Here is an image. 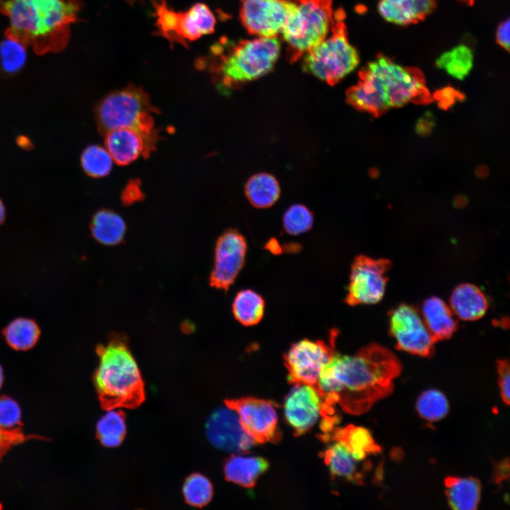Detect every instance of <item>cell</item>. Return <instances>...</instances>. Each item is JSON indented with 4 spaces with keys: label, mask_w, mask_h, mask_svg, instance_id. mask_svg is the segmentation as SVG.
Masks as SVG:
<instances>
[{
    "label": "cell",
    "mask_w": 510,
    "mask_h": 510,
    "mask_svg": "<svg viewBox=\"0 0 510 510\" xmlns=\"http://www.w3.org/2000/svg\"><path fill=\"white\" fill-rule=\"evenodd\" d=\"M268 468V461L261 457L232 455L225 460L224 474L227 481L251 488Z\"/></svg>",
    "instance_id": "obj_24"
},
{
    "label": "cell",
    "mask_w": 510,
    "mask_h": 510,
    "mask_svg": "<svg viewBox=\"0 0 510 510\" xmlns=\"http://www.w3.org/2000/svg\"><path fill=\"white\" fill-rule=\"evenodd\" d=\"M416 409L422 419L433 422L446 416L449 405L441 392L431 389L420 395L416 403Z\"/></svg>",
    "instance_id": "obj_34"
},
{
    "label": "cell",
    "mask_w": 510,
    "mask_h": 510,
    "mask_svg": "<svg viewBox=\"0 0 510 510\" xmlns=\"http://www.w3.org/2000/svg\"><path fill=\"white\" fill-rule=\"evenodd\" d=\"M421 317L435 341L448 339L458 328L450 307L438 297L432 296L424 301Z\"/></svg>",
    "instance_id": "obj_22"
},
{
    "label": "cell",
    "mask_w": 510,
    "mask_h": 510,
    "mask_svg": "<svg viewBox=\"0 0 510 510\" xmlns=\"http://www.w3.org/2000/svg\"><path fill=\"white\" fill-rule=\"evenodd\" d=\"M26 42L18 37L7 33L0 42V71L6 75L18 73L27 60Z\"/></svg>",
    "instance_id": "obj_31"
},
{
    "label": "cell",
    "mask_w": 510,
    "mask_h": 510,
    "mask_svg": "<svg viewBox=\"0 0 510 510\" xmlns=\"http://www.w3.org/2000/svg\"><path fill=\"white\" fill-rule=\"evenodd\" d=\"M497 368L501 397L504 404H509L510 392V368L509 361L507 359L498 361Z\"/></svg>",
    "instance_id": "obj_38"
},
{
    "label": "cell",
    "mask_w": 510,
    "mask_h": 510,
    "mask_svg": "<svg viewBox=\"0 0 510 510\" xmlns=\"http://www.w3.org/2000/svg\"><path fill=\"white\" fill-rule=\"evenodd\" d=\"M90 229L92 236L98 242L115 245L123 239L126 225L118 214L110 210L103 209L94 215Z\"/></svg>",
    "instance_id": "obj_26"
},
{
    "label": "cell",
    "mask_w": 510,
    "mask_h": 510,
    "mask_svg": "<svg viewBox=\"0 0 510 510\" xmlns=\"http://www.w3.org/2000/svg\"><path fill=\"white\" fill-rule=\"evenodd\" d=\"M322 453V458L331 475L338 477L355 484H362L364 472L368 470V463L363 468L346 447L339 441H334Z\"/></svg>",
    "instance_id": "obj_20"
},
{
    "label": "cell",
    "mask_w": 510,
    "mask_h": 510,
    "mask_svg": "<svg viewBox=\"0 0 510 510\" xmlns=\"http://www.w3.org/2000/svg\"><path fill=\"white\" fill-rule=\"evenodd\" d=\"M113 159L106 149L99 145H90L82 152L81 165L84 172L93 178L107 176L113 167Z\"/></svg>",
    "instance_id": "obj_33"
},
{
    "label": "cell",
    "mask_w": 510,
    "mask_h": 510,
    "mask_svg": "<svg viewBox=\"0 0 510 510\" xmlns=\"http://www.w3.org/2000/svg\"><path fill=\"white\" fill-rule=\"evenodd\" d=\"M154 111L148 94L140 86L129 85L108 94L97 104V128L103 135L120 128L136 130L144 140L149 155L158 140L152 115Z\"/></svg>",
    "instance_id": "obj_6"
},
{
    "label": "cell",
    "mask_w": 510,
    "mask_h": 510,
    "mask_svg": "<svg viewBox=\"0 0 510 510\" xmlns=\"http://www.w3.org/2000/svg\"><path fill=\"white\" fill-rule=\"evenodd\" d=\"M238 415L244 430L256 443L278 441L280 437L278 415L271 401L251 397L226 400Z\"/></svg>",
    "instance_id": "obj_13"
},
{
    "label": "cell",
    "mask_w": 510,
    "mask_h": 510,
    "mask_svg": "<svg viewBox=\"0 0 510 510\" xmlns=\"http://www.w3.org/2000/svg\"><path fill=\"white\" fill-rule=\"evenodd\" d=\"M245 193L254 206L266 208L273 205L278 199L280 186L273 176L267 173H259L248 180L245 186Z\"/></svg>",
    "instance_id": "obj_28"
},
{
    "label": "cell",
    "mask_w": 510,
    "mask_h": 510,
    "mask_svg": "<svg viewBox=\"0 0 510 510\" xmlns=\"http://www.w3.org/2000/svg\"><path fill=\"white\" fill-rule=\"evenodd\" d=\"M5 220V208L0 199V225L4 222Z\"/></svg>",
    "instance_id": "obj_45"
},
{
    "label": "cell",
    "mask_w": 510,
    "mask_h": 510,
    "mask_svg": "<svg viewBox=\"0 0 510 510\" xmlns=\"http://www.w3.org/2000/svg\"><path fill=\"white\" fill-rule=\"evenodd\" d=\"M98 421L96 435L101 443L106 447L118 446L123 441L126 433L125 414L119 409L107 410Z\"/></svg>",
    "instance_id": "obj_32"
},
{
    "label": "cell",
    "mask_w": 510,
    "mask_h": 510,
    "mask_svg": "<svg viewBox=\"0 0 510 510\" xmlns=\"http://www.w3.org/2000/svg\"><path fill=\"white\" fill-rule=\"evenodd\" d=\"M433 125L434 123L430 116L429 118L424 117L419 120L416 126V130L419 134L424 135L430 132Z\"/></svg>",
    "instance_id": "obj_44"
},
{
    "label": "cell",
    "mask_w": 510,
    "mask_h": 510,
    "mask_svg": "<svg viewBox=\"0 0 510 510\" xmlns=\"http://www.w3.org/2000/svg\"><path fill=\"white\" fill-rule=\"evenodd\" d=\"M3 380H4L3 370H2L1 366H0V388L2 385Z\"/></svg>",
    "instance_id": "obj_46"
},
{
    "label": "cell",
    "mask_w": 510,
    "mask_h": 510,
    "mask_svg": "<svg viewBox=\"0 0 510 510\" xmlns=\"http://www.w3.org/2000/svg\"><path fill=\"white\" fill-rule=\"evenodd\" d=\"M509 460H502L494 464L493 480L494 482L500 484L502 482L509 478Z\"/></svg>",
    "instance_id": "obj_41"
},
{
    "label": "cell",
    "mask_w": 510,
    "mask_h": 510,
    "mask_svg": "<svg viewBox=\"0 0 510 510\" xmlns=\"http://www.w3.org/2000/svg\"><path fill=\"white\" fill-rule=\"evenodd\" d=\"M144 194L142 191L141 183L138 180L130 181L124 188L121 194V200L125 205H132L142 200Z\"/></svg>",
    "instance_id": "obj_39"
},
{
    "label": "cell",
    "mask_w": 510,
    "mask_h": 510,
    "mask_svg": "<svg viewBox=\"0 0 510 510\" xmlns=\"http://www.w3.org/2000/svg\"><path fill=\"white\" fill-rule=\"evenodd\" d=\"M436 7V0H378V3L381 17L398 26L423 21Z\"/></svg>",
    "instance_id": "obj_19"
},
{
    "label": "cell",
    "mask_w": 510,
    "mask_h": 510,
    "mask_svg": "<svg viewBox=\"0 0 510 510\" xmlns=\"http://www.w3.org/2000/svg\"><path fill=\"white\" fill-rule=\"evenodd\" d=\"M401 369L392 352L373 343L351 356L335 353L315 389L324 404H338L348 414H361L392 392Z\"/></svg>",
    "instance_id": "obj_1"
},
{
    "label": "cell",
    "mask_w": 510,
    "mask_h": 510,
    "mask_svg": "<svg viewBox=\"0 0 510 510\" xmlns=\"http://www.w3.org/2000/svg\"><path fill=\"white\" fill-rule=\"evenodd\" d=\"M448 503L454 510H475L481 496V484L474 477L449 476L444 481Z\"/></svg>",
    "instance_id": "obj_25"
},
{
    "label": "cell",
    "mask_w": 510,
    "mask_h": 510,
    "mask_svg": "<svg viewBox=\"0 0 510 510\" xmlns=\"http://www.w3.org/2000/svg\"><path fill=\"white\" fill-rule=\"evenodd\" d=\"M265 310L263 298L249 290L239 291L232 303V312L235 319L245 326H253L262 319Z\"/></svg>",
    "instance_id": "obj_29"
},
{
    "label": "cell",
    "mask_w": 510,
    "mask_h": 510,
    "mask_svg": "<svg viewBox=\"0 0 510 510\" xmlns=\"http://www.w3.org/2000/svg\"><path fill=\"white\" fill-rule=\"evenodd\" d=\"M336 329L330 332L329 341L302 339L284 355V364L290 384H305L316 388L320 373L336 353Z\"/></svg>",
    "instance_id": "obj_10"
},
{
    "label": "cell",
    "mask_w": 510,
    "mask_h": 510,
    "mask_svg": "<svg viewBox=\"0 0 510 510\" xmlns=\"http://www.w3.org/2000/svg\"><path fill=\"white\" fill-rule=\"evenodd\" d=\"M183 493L188 504L201 507L211 500L213 493L212 486L206 477L200 474H193L185 481Z\"/></svg>",
    "instance_id": "obj_35"
},
{
    "label": "cell",
    "mask_w": 510,
    "mask_h": 510,
    "mask_svg": "<svg viewBox=\"0 0 510 510\" xmlns=\"http://www.w3.org/2000/svg\"><path fill=\"white\" fill-rule=\"evenodd\" d=\"M104 143L113 160L119 165H128L142 155L148 157L146 144L135 130L120 128L105 134Z\"/></svg>",
    "instance_id": "obj_18"
},
{
    "label": "cell",
    "mask_w": 510,
    "mask_h": 510,
    "mask_svg": "<svg viewBox=\"0 0 510 510\" xmlns=\"http://www.w3.org/2000/svg\"><path fill=\"white\" fill-rule=\"evenodd\" d=\"M281 32L290 62H294L323 40L334 22L332 0H292Z\"/></svg>",
    "instance_id": "obj_8"
},
{
    "label": "cell",
    "mask_w": 510,
    "mask_h": 510,
    "mask_svg": "<svg viewBox=\"0 0 510 510\" xmlns=\"http://www.w3.org/2000/svg\"><path fill=\"white\" fill-rule=\"evenodd\" d=\"M292 6V0H241L240 18L249 33L261 38L277 37Z\"/></svg>",
    "instance_id": "obj_14"
},
{
    "label": "cell",
    "mask_w": 510,
    "mask_h": 510,
    "mask_svg": "<svg viewBox=\"0 0 510 510\" xmlns=\"http://www.w3.org/2000/svg\"><path fill=\"white\" fill-rule=\"evenodd\" d=\"M18 437V433L9 432L0 428V455L13 442L16 441Z\"/></svg>",
    "instance_id": "obj_43"
},
{
    "label": "cell",
    "mask_w": 510,
    "mask_h": 510,
    "mask_svg": "<svg viewBox=\"0 0 510 510\" xmlns=\"http://www.w3.org/2000/svg\"><path fill=\"white\" fill-rule=\"evenodd\" d=\"M348 94L356 106L374 114L409 103L432 101L420 69L401 66L382 54L359 71L358 81Z\"/></svg>",
    "instance_id": "obj_2"
},
{
    "label": "cell",
    "mask_w": 510,
    "mask_h": 510,
    "mask_svg": "<svg viewBox=\"0 0 510 510\" xmlns=\"http://www.w3.org/2000/svg\"><path fill=\"white\" fill-rule=\"evenodd\" d=\"M328 441L341 442L353 457L359 461H363L368 455L381 451L380 446L367 429L353 424L344 428L335 427L324 441Z\"/></svg>",
    "instance_id": "obj_23"
},
{
    "label": "cell",
    "mask_w": 510,
    "mask_h": 510,
    "mask_svg": "<svg viewBox=\"0 0 510 510\" xmlns=\"http://www.w3.org/2000/svg\"><path fill=\"white\" fill-rule=\"evenodd\" d=\"M285 419L300 436L308 431L322 415V399L317 390L305 384H294L284 400Z\"/></svg>",
    "instance_id": "obj_17"
},
{
    "label": "cell",
    "mask_w": 510,
    "mask_h": 510,
    "mask_svg": "<svg viewBox=\"0 0 510 510\" xmlns=\"http://www.w3.org/2000/svg\"><path fill=\"white\" fill-rule=\"evenodd\" d=\"M391 265L386 259L356 256L351 265L345 302L355 306L380 302L385 293Z\"/></svg>",
    "instance_id": "obj_11"
},
{
    "label": "cell",
    "mask_w": 510,
    "mask_h": 510,
    "mask_svg": "<svg viewBox=\"0 0 510 510\" xmlns=\"http://www.w3.org/2000/svg\"><path fill=\"white\" fill-rule=\"evenodd\" d=\"M344 11L334 12V22L329 35L302 57V68L329 85H335L359 64L357 50L350 44L344 23Z\"/></svg>",
    "instance_id": "obj_7"
},
{
    "label": "cell",
    "mask_w": 510,
    "mask_h": 510,
    "mask_svg": "<svg viewBox=\"0 0 510 510\" xmlns=\"http://www.w3.org/2000/svg\"><path fill=\"white\" fill-rule=\"evenodd\" d=\"M389 326L397 349L422 357L433 354L436 341L414 307L402 303L392 310Z\"/></svg>",
    "instance_id": "obj_12"
},
{
    "label": "cell",
    "mask_w": 510,
    "mask_h": 510,
    "mask_svg": "<svg viewBox=\"0 0 510 510\" xmlns=\"http://www.w3.org/2000/svg\"><path fill=\"white\" fill-rule=\"evenodd\" d=\"M214 46L210 59L197 62L198 67L208 66L219 83L227 89L257 79L273 67L278 60L280 43L277 37H257L240 41L225 53L219 44Z\"/></svg>",
    "instance_id": "obj_5"
},
{
    "label": "cell",
    "mask_w": 510,
    "mask_h": 510,
    "mask_svg": "<svg viewBox=\"0 0 510 510\" xmlns=\"http://www.w3.org/2000/svg\"><path fill=\"white\" fill-rule=\"evenodd\" d=\"M157 33L171 44L188 45V42L212 33L216 18L210 8L196 3L184 12H178L165 0H154Z\"/></svg>",
    "instance_id": "obj_9"
},
{
    "label": "cell",
    "mask_w": 510,
    "mask_h": 510,
    "mask_svg": "<svg viewBox=\"0 0 510 510\" xmlns=\"http://www.w3.org/2000/svg\"><path fill=\"white\" fill-rule=\"evenodd\" d=\"M461 1H464L465 3H466L470 6L472 5L475 1V0H461Z\"/></svg>",
    "instance_id": "obj_47"
},
{
    "label": "cell",
    "mask_w": 510,
    "mask_h": 510,
    "mask_svg": "<svg viewBox=\"0 0 510 510\" xmlns=\"http://www.w3.org/2000/svg\"><path fill=\"white\" fill-rule=\"evenodd\" d=\"M313 221L312 212L300 204L291 205L283 215L284 230L292 235H298L308 231L312 227Z\"/></svg>",
    "instance_id": "obj_36"
},
{
    "label": "cell",
    "mask_w": 510,
    "mask_h": 510,
    "mask_svg": "<svg viewBox=\"0 0 510 510\" xmlns=\"http://www.w3.org/2000/svg\"><path fill=\"white\" fill-rule=\"evenodd\" d=\"M7 344L16 351H27L38 341L40 329L30 318L18 317L8 323L2 331Z\"/></svg>",
    "instance_id": "obj_27"
},
{
    "label": "cell",
    "mask_w": 510,
    "mask_h": 510,
    "mask_svg": "<svg viewBox=\"0 0 510 510\" xmlns=\"http://www.w3.org/2000/svg\"><path fill=\"white\" fill-rule=\"evenodd\" d=\"M99 364L94 375L102 408L134 409L145 399L144 385L139 367L125 342L113 339L96 348Z\"/></svg>",
    "instance_id": "obj_4"
},
{
    "label": "cell",
    "mask_w": 510,
    "mask_h": 510,
    "mask_svg": "<svg viewBox=\"0 0 510 510\" xmlns=\"http://www.w3.org/2000/svg\"><path fill=\"white\" fill-rule=\"evenodd\" d=\"M434 96L442 108H447L455 101L456 98L460 97V95L451 88H446L437 94L436 93Z\"/></svg>",
    "instance_id": "obj_42"
},
{
    "label": "cell",
    "mask_w": 510,
    "mask_h": 510,
    "mask_svg": "<svg viewBox=\"0 0 510 510\" xmlns=\"http://www.w3.org/2000/svg\"><path fill=\"white\" fill-rule=\"evenodd\" d=\"M79 0H0V11L9 20L11 33L33 46L39 54L61 50Z\"/></svg>",
    "instance_id": "obj_3"
},
{
    "label": "cell",
    "mask_w": 510,
    "mask_h": 510,
    "mask_svg": "<svg viewBox=\"0 0 510 510\" xmlns=\"http://www.w3.org/2000/svg\"><path fill=\"white\" fill-rule=\"evenodd\" d=\"M205 430L210 442L222 450L245 453L256 444L244 430L237 414L227 406L211 414Z\"/></svg>",
    "instance_id": "obj_16"
},
{
    "label": "cell",
    "mask_w": 510,
    "mask_h": 510,
    "mask_svg": "<svg viewBox=\"0 0 510 510\" xmlns=\"http://www.w3.org/2000/svg\"><path fill=\"white\" fill-rule=\"evenodd\" d=\"M246 249L245 238L234 230H227L219 237L210 277L211 286L228 290L244 266Z\"/></svg>",
    "instance_id": "obj_15"
},
{
    "label": "cell",
    "mask_w": 510,
    "mask_h": 510,
    "mask_svg": "<svg viewBox=\"0 0 510 510\" xmlns=\"http://www.w3.org/2000/svg\"><path fill=\"white\" fill-rule=\"evenodd\" d=\"M509 25L510 21L509 19L507 18L499 25L496 31L497 42L508 52L510 47Z\"/></svg>",
    "instance_id": "obj_40"
},
{
    "label": "cell",
    "mask_w": 510,
    "mask_h": 510,
    "mask_svg": "<svg viewBox=\"0 0 510 510\" xmlns=\"http://www.w3.org/2000/svg\"><path fill=\"white\" fill-rule=\"evenodd\" d=\"M450 305L453 313L460 319L475 321L486 314L488 301L477 286L471 283H462L452 292Z\"/></svg>",
    "instance_id": "obj_21"
},
{
    "label": "cell",
    "mask_w": 510,
    "mask_h": 510,
    "mask_svg": "<svg viewBox=\"0 0 510 510\" xmlns=\"http://www.w3.org/2000/svg\"><path fill=\"white\" fill-rule=\"evenodd\" d=\"M21 412L16 401L8 397L0 398V428L17 433L21 424Z\"/></svg>",
    "instance_id": "obj_37"
},
{
    "label": "cell",
    "mask_w": 510,
    "mask_h": 510,
    "mask_svg": "<svg viewBox=\"0 0 510 510\" xmlns=\"http://www.w3.org/2000/svg\"><path fill=\"white\" fill-rule=\"evenodd\" d=\"M473 53L465 45H459L443 52L436 61L438 68L444 69L451 76L463 80L473 66Z\"/></svg>",
    "instance_id": "obj_30"
}]
</instances>
